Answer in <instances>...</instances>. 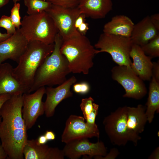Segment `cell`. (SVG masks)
I'll return each mask as SVG.
<instances>
[{
	"mask_svg": "<svg viewBox=\"0 0 159 159\" xmlns=\"http://www.w3.org/2000/svg\"><path fill=\"white\" fill-rule=\"evenodd\" d=\"M112 0H80L78 7L86 17L97 19L104 18L112 10Z\"/></svg>",
	"mask_w": 159,
	"mask_h": 159,
	"instance_id": "obj_18",
	"label": "cell"
},
{
	"mask_svg": "<svg viewBox=\"0 0 159 159\" xmlns=\"http://www.w3.org/2000/svg\"><path fill=\"white\" fill-rule=\"evenodd\" d=\"M120 153L118 149L115 148L111 149L108 153L105 156H97L94 157L96 159H115L119 155Z\"/></svg>",
	"mask_w": 159,
	"mask_h": 159,
	"instance_id": "obj_31",
	"label": "cell"
},
{
	"mask_svg": "<svg viewBox=\"0 0 159 159\" xmlns=\"http://www.w3.org/2000/svg\"><path fill=\"white\" fill-rule=\"evenodd\" d=\"M60 50L67 60L71 72L87 75L93 66L98 49L85 35L80 33L63 40Z\"/></svg>",
	"mask_w": 159,
	"mask_h": 159,
	"instance_id": "obj_4",
	"label": "cell"
},
{
	"mask_svg": "<svg viewBox=\"0 0 159 159\" xmlns=\"http://www.w3.org/2000/svg\"><path fill=\"white\" fill-rule=\"evenodd\" d=\"M52 4L63 7L74 8L77 7L80 0H46Z\"/></svg>",
	"mask_w": 159,
	"mask_h": 159,
	"instance_id": "obj_29",
	"label": "cell"
},
{
	"mask_svg": "<svg viewBox=\"0 0 159 159\" xmlns=\"http://www.w3.org/2000/svg\"><path fill=\"white\" fill-rule=\"evenodd\" d=\"M28 42L19 29L9 38L0 42V65L8 59L18 63L26 48Z\"/></svg>",
	"mask_w": 159,
	"mask_h": 159,
	"instance_id": "obj_14",
	"label": "cell"
},
{
	"mask_svg": "<svg viewBox=\"0 0 159 159\" xmlns=\"http://www.w3.org/2000/svg\"><path fill=\"white\" fill-rule=\"evenodd\" d=\"M159 34L147 16L134 24L130 37L133 44L140 47L148 42Z\"/></svg>",
	"mask_w": 159,
	"mask_h": 159,
	"instance_id": "obj_19",
	"label": "cell"
},
{
	"mask_svg": "<svg viewBox=\"0 0 159 159\" xmlns=\"http://www.w3.org/2000/svg\"><path fill=\"white\" fill-rule=\"evenodd\" d=\"M20 5L18 2L14 3L11 10L10 16L11 20L17 29H20L21 25V17L19 14Z\"/></svg>",
	"mask_w": 159,
	"mask_h": 159,
	"instance_id": "obj_27",
	"label": "cell"
},
{
	"mask_svg": "<svg viewBox=\"0 0 159 159\" xmlns=\"http://www.w3.org/2000/svg\"><path fill=\"white\" fill-rule=\"evenodd\" d=\"M127 109L126 106L120 107L106 116L103 122L105 130L113 145L125 146L130 141L136 146L141 137L128 128Z\"/></svg>",
	"mask_w": 159,
	"mask_h": 159,
	"instance_id": "obj_6",
	"label": "cell"
},
{
	"mask_svg": "<svg viewBox=\"0 0 159 159\" xmlns=\"http://www.w3.org/2000/svg\"><path fill=\"white\" fill-rule=\"evenodd\" d=\"M44 135L48 141L53 140L56 138L55 133L52 131L47 130Z\"/></svg>",
	"mask_w": 159,
	"mask_h": 159,
	"instance_id": "obj_37",
	"label": "cell"
},
{
	"mask_svg": "<svg viewBox=\"0 0 159 159\" xmlns=\"http://www.w3.org/2000/svg\"><path fill=\"white\" fill-rule=\"evenodd\" d=\"M145 54L152 58L159 57V34L140 47Z\"/></svg>",
	"mask_w": 159,
	"mask_h": 159,
	"instance_id": "obj_24",
	"label": "cell"
},
{
	"mask_svg": "<svg viewBox=\"0 0 159 159\" xmlns=\"http://www.w3.org/2000/svg\"><path fill=\"white\" fill-rule=\"evenodd\" d=\"M11 35L7 33H2L0 32V42H2L10 37Z\"/></svg>",
	"mask_w": 159,
	"mask_h": 159,
	"instance_id": "obj_41",
	"label": "cell"
},
{
	"mask_svg": "<svg viewBox=\"0 0 159 159\" xmlns=\"http://www.w3.org/2000/svg\"><path fill=\"white\" fill-rule=\"evenodd\" d=\"M151 21L155 27L159 30V14H155L150 16Z\"/></svg>",
	"mask_w": 159,
	"mask_h": 159,
	"instance_id": "obj_33",
	"label": "cell"
},
{
	"mask_svg": "<svg viewBox=\"0 0 159 159\" xmlns=\"http://www.w3.org/2000/svg\"><path fill=\"white\" fill-rule=\"evenodd\" d=\"M21 0H13V1L14 3H16L20 1Z\"/></svg>",
	"mask_w": 159,
	"mask_h": 159,
	"instance_id": "obj_43",
	"label": "cell"
},
{
	"mask_svg": "<svg viewBox=\"0 0 159 159\" xmlns=\"http://www.w3.org/2000/svg\"><path fill=\"white\" fill-rule=\"evenodd\" d=\"M85 15L83 14H80L76 19L75 22V27L76 29H77L83 23L85 22Z\"/></svg>",
	"mask_w": 159,
	"mask_h": 159,
	"instance_id": "obj_35",
	"label": "cell"
},
{
	"mask_svg": "<svg viewBox=\"0 0 159 159\" xmlns=\"http://www.w3.org/2000/svg\"><path fill=\"white\" fill-rule=\"evenodd\" d=\"M111 72L112 79L125 90L123 97L140 100L147 94V90L143 81L134 72L130 66L117 65L113 67Z\"/></svg>",
	"mask_w": 159,
	"mask_h": 159,
	"instance_id": "obj_8",
	"label": "cell"
},
{
	"mask_svg": "<svg viewBox=\"0 0 159 159\" xmlns=\"http://www.w3.org/2000/svg\"><path fill=\"white\" fill-rule=\"evenodd\" d=\"M20 30L28 41L37 40L47 44L54 43L59 31L46 11L25 16Z\"/></svg>",
	"mask_w": 159,
	"mask_h": 159,
	"instance_id": "obj_5",
	"label": "cell"
},
{
	"mask_svg": "<svg viewBox=\"0 0 159 159\" xmlns=\"http://www.w3.org/2000/svg\"><path fill=\"white\" fill-rule=\"evenodd\" d=\"M146 109V106L141 104L138 105L136 107L127 106L126 115L128 128L139 135L143 132L148 122Z\"/></svg>",
	"mask_w": 159,
	"mask_h": 159,
	"instance_id": "obj_21",
	"label": "cell"
},
{
	"mask_svg": "<svg viewBox=\"0 0 159 159\" xmlns=\"http://www.w3.org/2000/svg\"><path fill=\"white\" fill-rule=\"evenodd\" d=\"M24 3L27 8L28 15L34 14L45 11L52 4L49 1L41 0H24Z\"/></svg>",
	"mask_w": 159,
	"mask_h": 159,
	"instance_id": "obj_23",
	"label": "cell"
},
{
	"mask_svg": "<svg viewBox=\"0 0 159 159\" xmlns=\"http://www.w3.org/2000/svg\"><path fill=\"white\" fill-rule=\"evenodd\" d=\"M0 27L5 29L7 33L11 35L14 34L16 30L10 16L5 15L2 16L0 19Z\"/></svg>",
	"mask_w": 159,
	"mask_h": 159,
	"instance_id": "obj_26",
	"label": "cell"
},
{
	"mask_svg": "<svg viewBox=\"0 0 159 159\" xmlns=\"http://www.w3.org/2000/svg\"><path fill=\"white\" fill-rule=\"evenodd\" d=\"M83 117L71 115L67 120L61 136V141L65 143L75 140L95 137L99 138V130L96 124L90 125Z\"/></svg>",
	"mask_w": 159,
	"mask_h": 159,
	"instance_id": "obj_10",
	"label": "cell"
},
{
	"mask_svg": "<svg viewBox=\"0 0 159 159\" xmlns=\"http://www.w3.org/2000/svg\"><path fill=\"white\" fill-rule=\"evenodd\" d=\"M133 44L130 37L109 34L103 33L94 45L97 54H109L118 65L130 66V53Z\"/></svg>",
	"mask_w": 159,
	"mask_h": 159,
	"instance_id": "obj_7",
	"label": "cell"
},
{
	"mask_svg": "<svg viewBox=\"0 0 159 159\" xmlns=\"http://www.w3.org/2000/svg\"><path fill=\"white\" fill-rule=\"evenodd\" d=\"M36 140L37 144L38 145L45 144L48 141L44 135L40 136Z\"/></svg>",
	"mask_w": 159,
	"mask_h": 159,
	"instance_id": "obj_38",
	"label": "cell"
},
{
	"mask_svg": "<svg viewBox=\"0 0 159 159\" xmlns=\"http://www.w3.org/2000/svg\"><path fill=\"white\" fill-rule=\"evenodd\" d=\"M62 150L64 155L71 159H77L82 156L88 158L97 156H105L107 150L104 143L98 140L90 142L87 138L71 141L65 143Z\"/></svg>",
	"mask_w": 159,
	"mask_h": 159,
	"instance_id": "obj_11",
	"label": "cell"
},
{
	"mask_svg": "<svg viewBox=\"0 0 159 159\" xmlns=\"http://www.w3.org/2000/svg\"><path fill=\"white\" fill-rule=\"evenodd\" d=\"M94 100L91 97L83 98L82 100L80 107L85 119L92 111Z\"/></svg>",
	"mask_w": 159,
	"mask_h": 159,
	"instance_id": "obj_25",
	"label": "cell"
},
{
	"mask_svg": "<svg viewBox=\"0 0 159 159\" xmlns=\"http://www.w3.org/2000/svg\"><path fill=\"white\" fill-rule=\"evenodd\" d=\"M43 0V1H46V0Z\"/></svg>",
	"mask_w": 159,
	"mask_h": 159,
	"instance_id": "obj_44",
	"label": "cell"
},
{
	"mask_svg": "<svg viewBox=\"0 0 159 159\" xmlns=\"http://www.w3.org/2000/svg\"><path fill=\"white\" fill-rule=\"evenodd\" d=\"M45 11L53 20L63 40L80 33L74 25L81 14L78 6L68 8L52 4Z\"/></svg>",
	"mask_w": 159,
	"mask_h": 159,
	"instance_id": "obj_9",
	"label": "cell"
},
{
	"mask_svg": "<svg viewBox=\"0 0 159 159\" xmlns=\"http://www.w3.org/2000/svg\"><path fill=\"white\" fill-rule=\"evenodd\" d=\"M148 159H159V148L158 147L156 148L153 151V152L148 157Z\"/></svg>",
	"mask_w": 159,
	"mask_h": 159,
	"instance_id": "obj_39",
	"label": "cell"
},
{
	"mask_svg": "<svg viewBox=\"0 0 159 159\" xmlns=\"http://www.w3.org/2000/svg\"><path fill=\"white\" fill-rule=\"evenodd\" d=\"M11 95L9 94H6L0 95V110L4 103L11 96ZM1 118L0 117V122Z\"/></svg>",
	"mask_w": 159,
	"mask_h": 159,
	"instance_id": "obj_36",
	"label": "cell"
},
{
	"mask_svg": "<svg viewBox=\"0 0 159 159\" xmlns=\"http://www.w3.org/2000/svg\"><path fill=\"white\" fill-rule=\"evenodd\" d=\"M13 68L8 63L0 65V95L9 94L11 95L28 93V90L15 75Z\"/></svg>",
	"mask_w": 159,
	"mask_h": 159,
	"instance_id": "obj_15",
	"label": "cell"
},
{
	"mask_svg": "<svg viewBox=\"0 0 159 159\" xmlns=\"http://www.w3.org/2000/svg\"><path fill=\"white\" fill-rule=\"evenodd\" d=\"M25 159H64L62 150L45 144L37 145L36 139L27 140L23 149Z\"/></svg>",
	"mask_w": 159,
	"mask_h": 159,
	"instance_id": "obj_16",
	"label": "cell"
},
{
	"mask_svg": "<svg viewBox=\"0 0 159 159\" xmlns=\"http://www.w3.org/2000/svg\"><path fill=\"white\" fill-rule=\"evenodd\" d=\"M150 80L145 105V113L148 122L150 123L153 121L155 112H158L159 109V82L153 77Z\"/></svg>",
	"mask_w": 159,
	"mask_h": 159,
	"instance_id": "obj_22",
	"label": "cell"
},
{
	"mask_svg": "<svg viewBox=\"0 0 159 159\" xmlns=\"http://www.w3.org/2000/svg\"><path fill=\"white\" fill-rule=\"evenodd\" d=\"M54 47V43L47 44L37 40L28 42L17 65L13 69L15 75L28 90V93L32 85L37 69L52 53Z\"/></svg>",
	"mask_w": 159,
	"mask_h": 159,
	"instance_id": "obj_3",
	"label": "cell"
},
{
	"mask_svg": "<svg viewBox=\"0 0 159 159\" xmlns=\"http://www.w3.org/2000/svg\"><path fill=\"white\" fill-rule=\"evenodd\" d=\"M62 42L59 32L55 38L53 51L38 68L28 93L46 86L60 85L67 80V76L71 72L67 59L60 52Z\"/></svg>",
	"mask_w": 159,
	"mask_h": 159,
	"instance_id": "obj_2",
	"label": "cell"
},
{
	"mask_svg": "<svg viewBox=\"0 0 159 159\" xmlns=\"http://www.w3.org/2000/svg\"><path fill=\"white\" fill-rule=\"evenodd\" d=\"M45 87H42L32 94L26 93L22 95L21 113L27 130L31 128L38 117L44 113V102L42 99L45 94Z\"/></svg>",
	"mask_w": 159,
	"mask_h": 159,
	"instance_id": "obj_12",
	"label": "cell"
},
{
	"mask_svg": "<svg viewBox=\"0 0 159 159\" xmlns=\"http://www.w3.org/2000/svg\"><path fill=\"white\" fill-rule=\"evenodd\" d=\"M152 77H153L155 80L159 82V61L153 62L152 70Z\"/></svg>",
	"mask_w": 159,
	"mask_h": 159,
	"instance_id": "obj_32",
	"label": "cell"
},
{
	"mask_svg": "<svg viewBox=\"0 0 159 159\" xmlns=\"http://www.w3.org/2000/svg\"><path fill=\"white\" fill-rule=\"evenodd\" d=\"M72 86L73 91L77 94L80 95L87 94L89 92L90 89L89 84L85 81L75 83Z\"/></svg>",
	"mask_w": 159,
	"mask_h": 159,
	"instance_id": "obj_28",
	"label": "cell"
},
{
	"mask_svg": "<svg viewBox=\"0 0 159 159\" xmlns=\"http://www.w3.org/2000/svg\"><path fill=\"white\" fill-rule=\"evenodd\" d=\"M99 107V105L95 103L92 111L85 119L88 124L92 125L96 124L95 120L98 113Z\"/></svg>",
	"mask_w": 159,
	"mask_h": 159,
	"instance_id": "obj_30",
	"label": "cell"
},
{
	"mask_svg": "<svg viewBox=\"0 0 159 159\" xmlns=\"http://www.w3.org/2000/svg\"><path fill=\"white\" fill-rule=\"evenodd\" d=\"M22 95H11L0 110V140L10 159H23L24 147L28 140L22 117Z\"/></svg>",
	"mask_w": 159,
	"mask_h": 159,
	"instance_id": "obj_1",
	"label": "cell"
},
{
	"mask_svg": "<svg viewBox=\"0 0 159 159\" xmlns=\"http://www.w3.org/2000/svg\"><path fill=\"white\" fill-rule=\"evenodd\" d=\"M88 25V23L84 22L79 26L77 30L81 34L85 35L89 29Z\"/></svg>",
	"mask_w": 159,
	"mask_h": 159,
	"instance_id": "obj_34",
	"label": "cell"
},
{
	"mask_svg": "<svg viewBox=\"0 0 159 159\" xmlns=\"http://www.w3.org/2000/svg\"><path fill=\"white\" fill-rule=\"evenodd\" d=\"M9 1V0H0V8L8 4Z\"/></svg>",
	"mask_w": 159,
	"mask_h": 159,
	"instance_id": "obj_42",
	"label": "cell"
},
{
	"mask_svg": "<svg viewBox=\"0 0 159 159\" xmlns=\"http://www.w3.org/2000/svg\"><path fill=\"white\" fill-rule=\"evenodd\" d=\"M133 60L130 66L143 81L150 80L152 77V58L146 55L140 46L133 44L130 53Z\"/></svg>",
	"mask_w": 159,
	"mask_h": 159,
	"instance_id": "obj_17",
	"label": "cell"
},
{
	"mask_svg": "<svg viewBox=\"0 0 159 159\" xmlns=\"http://www.w3.org/2000/svg\"><path fill=\"white\" fill-rule=\"evenodd\" d=\"M7 158V154L1 144H0V159H5Z\"/></svg>",
	"mask_w": 159,
	"mask_h": 159,
	"instance_id": "obj_40",
	"label": "cell"
},
{
	"mask_svg": "<svg viewBox=\"0 0 159 159\" xmlns=\"http://www.w3.org/2000/svg\"><path fill=\"white\" fill-rule=\"evenodd\" d=\"M134 24L125 15H117L104 26L103 33L109 34L130 37Z\"/></svg>",
	"mask_w": 159,
	"mask_h": 159,
	"instance_id": "obj_20",
	"label": "cell"
},
{
	"mask_svg": "<svg viewBox=\"0 0 159 159\" xmlns=\"http://www.w3.org/2000/svg\"><path fill=\"white\" fill-rule=\"evenodd\" d=\"M77 81L75 77L72 76L56 87L48 86L46 88V98L44 105L46 117L53 116L57 106L63 100L72 96L71 87Z\"/></svg>",
	"mask_w": 159,
	"mask_h": 159,
	"instance_id": "obj_13",
	"label": "cell"
}]
</instances>
